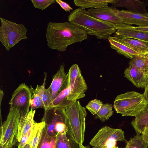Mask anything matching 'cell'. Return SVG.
Returning a JSON list of instances; mask_svg holds the SVG:
<instances>
[{"instance_id":"obj_1","label":"cell","mask_w":148,"mask_h":148,"mask_svg":"<svg viewBox=\"0 0 148 148\" xmlns=\"http://www.w3.org/2000/svg\"><path fill=\"white\" fill-rule=\"evenodd\" d=\"M86 32L69 22L48 23L46 32L47 44L50 49L65 51L67 47L88 38Z\"/></svg>"},{"instance_id":"obj_2","label":"cell","mask_w":148,"mask_h":148,"mask_svg":"<svg viewBox=\"0 0 148 148\" xmlns=\"http://www.w3.org/2000/svg\"><path fill=\"white\" fill-rule=\"evenodd\" d=\"M68 20L85 30L87 34L94 36L99 39L108 40L116 31L114 24L93 17L87 10L80 7L70 13Z\"/></svg>"},{"instance_id":"obj_3","label":"cell","mask_w":148,"mask_h":148,"mask_svg":"<svg viewBox=\"0 0 148 148\" xmlns=\"http://www.w3.org/2000/svg\"><path fill=\"white\" fill-rule=\"evenodd\" d=\"M67 116L66 126L71 139L76 143L82 144L87 113L85 108L76 100L65 108Z\"/></svg>"},{"instance_id":"obj_4","label":"cell","mask_w":148,"mask_h":148,"mask_svg":"<svg viewBox=\"0 0 148 148\" xmlns=\"http://www.w3.org/2000/svg\"><path fill=\"white\" fill-rule=\"evenodd\" d=\"M148 104V102L143 94L135 91H128L116 97L113 107L116 113L122 116L136 117L145 109Z\"/></svg>"},{"instance_id":"obj_5","label":"cell","mask_w":148,"mask_h":148,"mask_svg":"<svg viewBox=\"0 0 148 148\" xmlns=\"http://www.w3.org/2000/svg\"><path fill=\"white\" fill-rule=\"evenodd\" d=\"M0 19V41L7 51L28 38L27 29L23 23L17 24L1 17Z\"/></svg>"},{"instance_id":"obj_6","label":"cell","mask_w":148,"mask_h":148,"mask_svg":"<svg viewBox=\"0 0 148 148\" xmlns=\"http://www.w3.org/2000/svg\"><path fill=\"white\" fill-rule=\"evenodd\" d=\"M67 121L65 108L52 107L45 110L41 121L45 122L49 135L54 136L67 133Z\"/></svg>"},{"instance_id":"obj_7","label":"cell","mask_w":148,"mask_h":148,"mask_svg":"<svg viewBox=\"0 0 148 148\" xmlns=\"http://www.w3.org/2000/svg\"><path fill=\"white\" fill-rule=\"evenodd\" d=\"M20 114L17 110L10 108L6 120L0 128V147L12 148L18 141Z\"/></svg>"},{"instance_id":"obj_8","label":"cell","mask_w":148,"mask_h":148,"mask_svg":"<svg viewBox=\"0 0 148 148\" xmlns=\"http://www.w3.org/2000/svg\"><path fill=\"white\" fill-rule=\"evenodd\" d=\"M67 74L69 89L68 100L74 101L83 98L85 96L87 86L78 65L77 64L73 65Z\"/></svg>"},{"instance_id":"obj_9","label":"cell","mask_w":148,"mask_h":148,"mask_svg":"<svg viewBox=\"0 0 148 148\" xmlns=\"http://www.w3.org/2000/svg\"><path fill=\"white\" fill-rule=\"evenodd\" d=\"M32 95L30 88L25 83L19 85L12 94L9 103L10 108L19 112V120L25 118L29 112Z\"/></svg>"},{"instance_id":"obj_10","label":"cell","mask_w":148,"mask_h":148,"mask_svg":"<svg viewBox=\"0 0 148 148\" xmlns=\"http://www.w3.org/2000/svg\"><path fill=\"white\" fill-rule=\"evenodd\" d=\"M113 140L116 141L125 140L124 132L121 129H114L106 126L99 130L90 144L97 148H103L107 142Z\"/></svg>"},{"instance_id":"obj_11","label":"cell","mask_w":148,"mask_h":148,"mask_svg":"<svg viewBox=\"0 0 148 148\" xmlns=\"http://www.w3.org/2000/svg\"><path fill=\"white\" fill-rule=\"evenodd\" d=\"M115 12L123 23L135 25L138 27L148 26V13L143 14L128 10H119L116 8Z\"/></svg>"},{"instance_id":"obj_12","label":"cell","mask_w":148,"mask_h":148,"mask_svg":"<svg viewBox=\"0 0 148 148\" xmlns=\"http://www.w3.org/2000/svg\"><path fill=\"white\" fill-rule=\"evenodd\" d=\"M64 69V65L62 64L53 76L50 86L47 89L53 101L63 90L68 86V75L65 73Z\"/></svg>"},{"instance_id":"obj_13","label":"cell","mask_w":148,"mask_h":148,"mask_svg":"<svg viewBox=\"0 0 148 148\" xmlns=\"http://www.w3.org/2000/svg\"><path fill=\"white\" fill-rule=\"evenodd\" d=\"M115 8L108 6L99 8H90L87 10L96 18L109 22L115 26L120 25L123 23L116 14Z\"/></svg>"},{"instance_id":"obj_14","label":"cell","mask_w":148,"mask_h":148,"mask_svg":"<svg viewBox=\"0 0 148 148\" xmlns=\"http://www.w3.org/2000/svg\"><path fill=\"white\" fill-rule=\"evenodd\" d=\"M108 40L111 49L127 58L131 60L140 53L136 49L124 42L121 38L110 36Z\"/></svg>"},{"instance_id":"obj_15","label":"cell","mask_w":148,"mask_h":148,"mask_svg":"<svg viewBox=\"0 0 148 148\" xmlns=\"http://www.w3.org/2000/svg\"><path fill=\"white\" fill-rule=\"evenodd\" d=\"M129 66L124 72V76L138 88L144 87L148 83L145 72L136 68L129 62Z\"/></svg>"},{"instance_id":"obj_16","label":"cell","mask_w":148,"mask_h":148,"mask_svg":"<svg viewBox=\"0 0 148 148\" xmlns=\"http://www.w3.org/2000/svg\"><path fill=\"white\" fill-rule=\"evenodd\" d=\"M116 31L113 36L120 38L124 37L138 39L148 43V33L134 29L131 25L126 24L122 27H116Z\"/></svg>"},{"instance_id":"obj_17","label":"cell","mask_w":148,"mask_h":148,"mask_svg":"<svg viewBox=\"0 0 148 148\" xmlns=\"http://www.w3.org/2000/svg\"><path fill=\"white\" fill-rule=\"evenodd\" d=\"M111 4L114 8L124 7L128 10L140 13H148L145 7L147 4L146 2L138 0H113Z\"/></svg>"},{"instance_id":"obj_18","label":"cell","mask_w":148,"mask_h":148,"mask_svg":"<svg viewBox=\"0 0 148 148\" xmlns=\"http://www.w3.org/2000/svg\"><path fill=\"white\" fill-rule=\"evenodd\" d=\"M36 110L30 109L27 116L19 120L18 133V141L19 142L23 137L25 135L33 126L35 122L34 117Z\"/></svg>"},{"instance_id":"obj_19","label":"cell","mask_w":148,"mask_h":148,"mask_svg":"<svg viewBox=\"0 0 148 148\" xmlns=\"http://www.w3.org/2000/svg\"><path fill=\"white\" fill-rule=\"evenodd\" d=\"M44 75V81L42 85H37L35 89L32 87L30 88L32 93L30 101L31 108L33 110L39 108H43L44 109L45 108L41 96L43 89L45 86L47 73L45 72Z\"/></svg>"},{"instance_id":"obj_20","label":"cell","mask_w":148,"mask_h":148,"mask_svg":"<svg viewBox=\"0 0 148 148\" xmlns=\"http://www.w3.org/2000/svg\"><path fill=\"white\" fill-rule=\"evenodd\" d=\"M113 0H74L75 5L83 9L99 8L108 6Z\"/></svg>"},{"instance_id":"obj_21","label":"cell","mask_w":148,"mask_h":148,"mask_svg":"<svg viewBox=\"0 0 148 148\" xmlns=\"http://www.w3.org/2000/svg\"><path fill=\"white\" fill-rule=\"evenodd\" d=\"M131 125L137 134H141L145 127L148 126V109L143 111L131 122Z\"/></svg>"},{"instance_id":"obj_22","label":"cell","mask_w":148,"mask_h":148,"mask_svg":"<svg viewBox=\"0 0 148 148\" xmlns=\"http://www.w3.org/2000/svg\"><path fill=\"white\" fill-rule=\"evenodd\" d=\"M45 125V123L43 121L34 122L32 134L28 143L31 148H37Z\"/></svg>"},{"instance_id":"obj_23","label":"cell","mask_w":148,"mask_h":148,"mask_svg":"<svg viewBox=\"0 0 148 148\" xmlns=\"http://www.w3.org/2000/svg\"><path fill=\"white\" fill-rule=\"evenodd\" d=\"M69 93L68 86L63 90L58 96L53 100L51 107H54L65 108L74 101L68 100V97Z\"/></svg>"},{"instance_id":"obj_24","label":"cell","mask_w":148,"mask_h":148,"mask_svg":"<svg viewBox=\"0 0 148 148\" xmlns=\"http://www.w3.org/2000/svg\"><path fill=\"white\" fill-rule=\"evenodd\" d=\"M57 138V136L49 135L45 126L37 148H56Z\"/></svg>"},{"instance_id":"obj_25","label":"cell","mask_w":148,"mask_h":148,"mask_svg":"<svg viewBox=\"0 0 148 148\" xmlns=\"http://www.w3.org/2000/svg\"><path fill=\"white\" fill-rule=\"evenodd\" d=\"M121 39L126 43L136 49L140 53L148 50V42L130 38L124 37Z\"/></svg>"},{"instance_id":"obj_26","label":"cell","mask_w":148,"mask_h":148,"mask_svg":"<svg viewBox=\"0 0 148 148\" xmlns=\"http://www.w3.org/2000/svg\"><path fill=\"white\" fill-rule=\"evenodd\" d=\"M148 143L143 139L140 134H137L127 142L125 148H147Z\"/></svg>"},{"instance_id":"obj_27","label":"cell","mask_w":148,"mask_h":148,"mask_svg":"<svg viewBox=\"0 0 148 148\" xmlns=\"http://www.w3.org/2000/svg\"><path fill=\"white\" fill-rule=\"evenodd\" d=\"M112 108L111 104L108 103L103 104L96 114L101 121L104 122L113 115L114 111Z\"/></svg>"},{"instance_id":"obj_28","label":"cell","mask_w":148,"mask_h":148,"mask_svg":"<svg viewBox=\"0 0 148 148\" xmlns=\"http://www.w3.org/2000/svg\"><path fill=\"white\" fill-rule=\"evenodd\" d=\"M103 104L100 100L95 99L90 101L86 107L93 115H95L96 114Z\"/></svg>"},{"instance_id":"obj_29","label":"cell","mask_w":148,"mask_h":148,"mask_svg":"<svg viewBox=\"0 0 148 148\" xmlns=\"http://www.w3.org/2000/svg\"><path fill=\"white\" fill-rule=\"evenodd\" d=\"M66 134L57 136L56 148H72L69 140L67 138Z\"/></svg>"},{"instance_id":"obj_30","label":"cell","mask_w":148,"mask_h":148,"mask_svg":"<svg viewBox=\"0 0 148 148\" xmlns=\"http://www.w3.org/2000/svg\"><path fill=\"white\" fill-rule=\"evenodd\" d=\"M31 1L35 8L42 10L56 2V0H32Z\"/></svg>"},{"instance_id":"obj_31","label":"cell","mask_w":148,"mask_h":148,"mask_svg":"<svg viewBox=\"0 0 148 148\" xmlns=\"http://www.w3.org/2000/svg\"><path fill=\"white\" fill-rule=\"evenodd\" d=\"M129 63L134 65L138 69L145 72L147 70L146 65L143 60L138 55L134 57L130 61Z\"/></svg>"},{"instance_id":"obj_32","label":"cell","mask_w":148,"mask_h":148,"mask_svg":"<svg viewBox=\"0 0 148 148\" xmlns=\"http://www.w3.org/2000/svg\"><path fill=\"white\" fill-rule=\"evenodd\" d=\"M41 96L44 106V109L51 107L53 100L50 95L45 87L43 89Z\"/></svg>"},{"instance_id":"obj_33","label":"cell","mask_w":148,"mask_h":148,"mask_svg":"<svg viewBox=\"0 0 148 148\" xmlns=\"http://www.w3.org/2000/svg\"><path fill=\"white\" fill-rule=\"evenodd\" d=\"M33 126L34 125L28 132L21 138L19 142L18 148H24L26 145L28 143L32 134Z\"/></svg>"},{"instance_id":"obj_34","label":"cell","mask_w":148,"mask_h":148,"mask_svg":"<svg viewBox=\"0 0 148 148\" xmlns=\"http://www.w3.org/2000/svg\"><path fill=\"white\" fill-rule=\"evenodd\" d=\"M56 1L61 8L66 11H69L71 10H73V8L65 2L60 0H56Z\"/></svg>"},{"instance_id":"obj_35","label":"cell","mask_w":148,"mask_h":148,"mask_svg":"<svg viewBox=\"0 0 148 148\" xmlns=\"http://www.w3.org/2000/svg\"><path fill=\"white\" fill-rule=\"evenodd\" d=\"M116 141L113 140L107 142L103 148H114L116 147Z\"/></svg>"},{"instance_id":"obj_36","label":"cell","mask_w":148,"mask_h":148,"mask_svg":"<svg viewBox=\"0 0 148 148\" xmlns=\"http://www.w3.org/2000/svg\"><path fill=\"white\" fill-rule=\"evenodd\" d=\"M141 134L144 140L148 143V126L145 128Z\"/></svg>"},{"instance_id":"obj_37","label":"cell","mask_w":148,"mask_h":148,"mask_svg":"<svg viewBox=\"0 0 148 148\" xmlns=\"http://www.w3.org/2000/svg\"><path fill=\"white\" fill-rule=\"evenodd\" d=\"M132 27L135 30L140 32L148 33V26L138 27L132 26Z\"/></svg>"},{"instance_id":"obj_38","label":"cell","mask_w":148,"mask_h":148,"mask_svg":"<svg viewBox=\"0 0 148 148\" xmlns=\"http://www.w3.org/2000/svg\"><path fill=\"white\" fill-rule=\"evenodd\" d=\"M145 90L143 94L145 99L148 102V83L144 87Z\"/></svg>"},{"instance_id":"obj_39","label":"cell","mask_w":148,"mask_h":148,"mask_svg":"<svg viewBox=\"0 0 148 148\" xmlns=\"http://www.w3.org/2000/svg\"><path fill=\"white\" fill-rule=\"evenodd\" d=\"M138 56L148 59V50L144 52L140 53Z\"/></svg>"},{"instance_id":"obj_40","label":"cell","mask_w":148,"mask_h":148,"mask_svg":"<svg viewBox=\"0 0 148 148\" xmlns=\"http://www.w3.org/2000/svg\"><path fill=\"white\" fill-rule=\"evenodd\" d=\"M4 93L3 90L1 89H0V115H1V101L2 100V99L3 97L4 96Z\"/></svg>"},{"instance_id":"obj_41","label":"cell","mask_w":148,"mask_h":148,"mask_svg":"<svg viewBox=\"0 0 148 148\" xmlns=\"http://www.w3.org/2000/svg\"><path fill=\"white\" fill-rule=\"evenodd\" d=\"M140 57L141 58L143 59L144 61V62L146 65V66H147V70H148V59L146 58H143V57Z\"/></svg>"},{"instance_id":"obj_42","label":"cell","mask_w":148,"mask_h":148,"mask_svg":"<svg viewBox=\"0 0 148 148\" xmlns=\"http://www.w3.org/2000/svg\"><path fill=\"white\" fill-rule=\"evenodd\" d=\"M78 145H79V148H90L84 146L82 145V144H78ZM97 148L94 147L93 148Z\"/></svg>"},{"instance_id":"obj_43","label":"cell","mask_w":148,"mask_h":148,"mask_svg":"<svg viewBox=\"0 0 148 148\" xmlns=\"http://www.w3.org/2000/svg\"><path fill=\"white\" fill-rule=\"evenodd\" d=\"M145 74L148 81V70H147L145 73Z\"/></svg>"},{"instance_id":"obj_44","label":"cell","mask_w":148,"mask_h":148,"mask_svg":"<svg viewBox=\"0 0 148 148\" xmlns=\"http://www.w3.org/2000/svg\"><path fill=\"white\" fill-rule=\"evenodd\" d=\"M24 148H31L29 144H27L24 147Z\"/></svg>"},{"instance_id":"obj_45","label":"cell","mask_w":148,"mask_h":148,"mask_svg":"<svg viewBox=\"0 0 148 148\" xmlns=\"http://www.w3.org/2000/svg\"><path fill=\"white\" fill-rule=\"evenodd\" d=\"M114 148H120L119 147L116 146Z\"/></svg>"},{"instance_id":"obj_46","label":"cell","mask_w":148,"mask_h":148,"mask_svg":"<svg viewBox=\"0 0 148 148\" xmlns=\"http://www.w3.org/2000/svg\"><path fill=\"white\" fill-rule=\"evenodd\" d=\"M146 109H148V105H147V106Z\"/></svg>"},{"instance_id":"obj_47","label":"cell","mask_w":148,"mask_h":148,"mask_svg":"<svg viewBox=\"0 0 148 148\" xmlns=\"http://www.w3.org/2000/svg\"><path fill=\"white\" fill-rule=\"evenodd\" d=\"M0 148H3V147H0Z\"/></svg>"}]
</instances>
